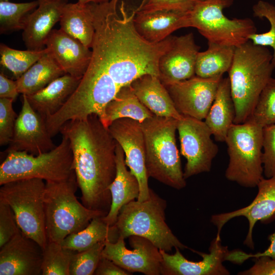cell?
I'll return each mask as SVG.
<instances>
[{
	"mask_svg": "<svg viewBox=\"0 0 275 275\" xmlns=\"http://www.w3.org/2000/svg\"><path fill=\"white\" fill-rule=\"evenodd\" d=\"M60 132L70 143L82 204L106 215L112 201L109 186L116 174L117 142L95 114L69 121Z\"/></svg>",
	"mask_w": 275,
	"mask_h": 275,
	"instance_id": "6da1fadb",
	"label": "cell"
},
{
	"mask_svg": "<svg viewBox=\"0 0 275 275\" xmlns=\"http://www.w3.org/2000/svg\"><path fill=\"white\" fill-rule=\"evenodd\" d=\"M272 57L266 47L254 45L250 40L235 48L228 72L235 108L234 123H243L252 116L274 69Z\"/></svg>",
	"mask_w": 275,
	"mask_h": 275,
	"instance_id": "7a4b0ae2",
	"label": "cell"
},
{
	"mask_svg": "<svg viewBox=\"0 0 275 275\" xmlns=\"http://www.w3.org/2000/svg\"><path fill=\"white\" fill-rule=\"evenodd\" d=\"M178 120L153 115L141 123L148 176L179 190L186 185L177 147Z\"/></svg>",
	"mask_w": 275,
	"mask_h": 275,
	"instance_id": "3957f363",
	"label": "cell"
},
{
	"mask_svg": "<svg viewBox=\"0 0 275 275\" xmlns=\"http://www.w3.org/2000/svg\"><path fill=\"white\" fill-rule=\"evenodd\" d=\"M167 202L150 188L145 201H132L120 210L113 226L116 241L139 236L150 241L159 250L169 252L173 248L189 249L173 234L166 222Z\"/></svg>",
	"mask_w": 275,
	"mask_h": 275,
	"instance_id": "277c9868",
	"label": "cell"
},
{
	"mask_svg": "<svg viewBox=\"0 0 275 275\" xmlns=\"http://www.w3.org/2000/svg\"><path fill=\"white\" fill-rule=\"evenodd\" d=\"M120 88L96 63L90 61L88 67L73 94L55 114L45 118L52 137L67 122L80 120L95 114L101 121L107 104Z\"/></svg>",
	"mask_w": 275,
	"mask_h": 275,
	"instance_id": "5b68a950",
	"label": "cell"
},
{
	"mask_svg": "<svg viewBox=\"0 0 275 275\" xmlns=\"http://www.w3.org/2000/svg\"><path fill=\"white\" fill-rule=\"evenodd\" d=\"M75 172L58 181H46L44 196L45 229L48 241L61 243L67 236L85 228L94 218L105 216L89 209L77 200Z\"/></svg>",
	"mask_w": 275,
	"mask_h": 275,
	"instance_id": "8992f818",
	"label": "cell"
},
{
	"mask_svg": "<svg viewBox=\"0 0 275 275\" xmlns=\"http://www.w3.org/2000/svg\"><path fill=\"white\" fill-rule=\"evenodd\" d=\"M263 128L249 119L233 123L225 141L229 157L226 179L246 188H254L263 177Z\"/></svg>",
	"mask_w": 275,
	"mask_h": 275,
	"instance_id": "52a82bcc",
	"label": "cell"
},
{
	"mask_svg": "<svg viewBox=\"0 0 275 275\" xmlns=\"http://www.w3.org/2000/svg\"><path fill=\"white\" fill-rule=\"evenodd\" d=\"M0 166V185L28 178L58 181L70 177L74 171L73 153L68 139L62 135L60 144L53 149L38 155L25 151L7 153Z\"/></svg>",
	"mask_w": 275,
	"mask_h": 275,
	"instance_id": "ba28073f",
	"label": "cell"
},
{
	"mask_svg": "<svg viewBox=\"0 0 275 275\" xmlns=\"http://www.w3.org/2000/svg\"><path fill=\"white\" fill-rule=\"evenodd\" d=\"M1 186L0 201L11 208L21 231L43 249L48 242L45 229L44 180L39 178L22 179Z\"/></svg>",
	"mask_w": 275,
	"mask_h": 275,
	"instance_id": "9c48e42d",
	"label": "cell"
},
{
	"mask_svg": "<svg viewBox=\"0 0 275 275\" xmlns=\"http://www.w3.org/2000/svg\"><path fill=\"white\" fill-rule=\"evenodd\" d=\"M233 0H203L189 12L190 27L196 28L208 42L238 47L257 33L249 18L229 19L223 13Z\"/></svg>",
	"mask_w": 275,
	"mask_h": 275,
	"instance_id": "30bf717a",
	"label": "cell"
},
{
	"mask_svg": "<svg viewBox=\"0 0 275 275\" xmlns=\"http://www.w3.org/2000/svg\"><path fill=\"white\" fill-rule=\"evenodd\" d=\"M177 131L181 154L186 162L183 171L185 179L210 171L218 148L204 121L183 116L178 120Z\"/></svg>",
	"mask_w": 275,
	"mask_h": 275,
	"instance_id": "8fae6325",
	"label": "cell"
},
{
	"mask_svg": "<svg viewBox=\"0 0 275 275\" xmlns=\"http://www.w3.org/2000/svg\"><path fill=\"white\" fill-rule=\"evenodd\" d=\"M128 238L132 250L126 247L125 239L123 238H119L116 242L107 239L102 257L112 261L130 273L161 274L162 257L159 250L143 237L131 236Z\"/></svg>",
	"mask_w": 275,
	"mask_h": 275,
	"instance_id": "7c38bea8",
	"label": "cell"
},
{
	"mask_svg": "<svg viewBox=\"0 0 275 275\" xmlns=\"http://www.w3.org/2000/svg\"><path fill=\"white\" fill-rule=\"evenodd\" d=\"M222 78H202L195 75L186 80L163 85L182 116L203 120L212 104Z\"/></svg>",
	"mask_w": 275,
	"mask_h": 275,
	"instance_id": "4fadbf2b",
	"label": "cell"
},
{
	"mask_svg": "<svg viewBox=\"0 0 275 275\" xmlns=\"http://www.w3.org/2000/svg\"><path fill=\"white\" fill-rule=\"evenodd\" d=\"M108 129L123 149L127 166L138 180L140 195L137 200L145 201L149 197L150 188L148 185L145 141L141 123L132 119L120 118L114 121Z\"/></svg>",
	"mask_w": 275,
	"mask_h": 275,
	"instance_id": "5bb4252c",
	"label": "cell"
},
{
	"mask_svg": "<svg viewBox=\"0 0 275 275\" xmlns=\"http://www.w3.org/2000/svg\"><path fill=\"white\" fill-rule=\"evenodd\" d=\"M174 254L159 250L162 257L161 274L163 275H229L224 265L230 252L227 246L222 244L221 238L215 237L210 243L209 253L195 251L202 257L199 261L188 260L176 248Z\"/></svg>",
	"mask_w": 275,
	"mask_h": 275,
	"instance_id": "9a60e30c",
	"label": "cell"
},
{
	"mask_svg": "<svg viewBox=\"0 0 275 275\" xmlns=\"http://www.w3.org/2000/svg\"><path fill=\"white\" fill-rule=\"evenodd\" d=\"M56 147L47 130L45 118L32 108L26 95H22L21 109L6 153L17 151L38 155Z\"/></svg>",
	"mask_w": 275,
	"mask_h": 275,
	"instance_id": "2e32d148",
	"label": "cell"
},
{
	"mask_svg": "<svg viewBox=\"0 0 275 275\" xmlns=\"http://www.w3.org/2000/svg\"><path fill=\"white\" fill-rule=\"evenodd\" d=\"M258 193L247 206L234 211L212 215L210 221L217 229L216 237L221 238L222 228L233 218L243 216L249 222V229L243 243L254 250L253 231L256 223L269 222L275 218V176L263 177L257 184Z\"/></svg>",
	"mask_w": 275,
	"mask_h": 275,
	"instance_id": "e0dca14e",
	"label": "cell"
},
{
	"mask_svg": "<svg viewBox=\"0 0 275 275\" xmlns=\"http://www.w3.org/2000/svg\"><path fill=\"white\" fill-rule=\"evenodd\" d=\"M43 249L20 229L0 247V275H40Z\"/></svg>",
	"mask_w": 275,
	"mask_h": 275,
	"instance_id": "ac0fdd59",
	"label": "cell"
},
{
	"mask_svg": "<svg viewBox=\"0 0 275 275\" xmlns=\"http://www.w3.org/2000/svg\"><path fill=\"white\" fill-rule=\"evenodd\" d=\"M200 48L192 33L172 36L170 47L159 60V78L162 84L166 85L194 76Z\"/></svg>",
	"mask_w": 275,
	"mask_h": 275,
	"instance_id": "d6986e66",
	"label": "cell"
},
{
	"mask_svg": "<svg viewBox=\"0 0 275 275\" xmlns=\"http://www.w3.org/2000/svg\"><path fill=\"white\" fill-rule=\"evenodd\" d=\"M45 47L66 74L81 78L92 57V50L61 29H53Z\"/></svg>",
	"mask_w": 275,
	"mask_h": 275,
	"instance_id": "ffe728a7",
	"label": "cell"
},
{
	"mask_svg": "<svg viewBox=\"0 0 275 275\" xmlns=\"http://www.w3.org/2000/svg\"><path fill=\"white\" fill-rule=\"evenodd\" d=\"M134 25L138 33L151 43H158L175 31L190 27L189 12L172 10H136Z\"/></svg>",
	"mask_w": 275,
	"mask_h": 275,
	"instance_id": "44dd1931",
	"label": "cell"
},
{
	"mask_svg": "<svg viewBox=\"0 0 275 275\" xmlns=\"http://www.w3.org/2000/svg\"><path fill=\"white\" fill-rule=\"evenodd\" d=\"M36 9L25 18L22 40L27 49L45 48L47 39L55 24L60 21L67 0H38Z\"/></svg>",
	"mask_w": 275,
	"mask_h": 275,
	"instance_id": "7402d4cb",
	"label": "cell"
},
{
	"mask_svg": "<svg viewBox=\"0 0 275 275\" xmlns=\"http://www.w3.org/2000/svg\"><path fill=\"white\" fill-rule=\"evenodd\" d=\"M116 174L109 186L112 201L109 210L104 216L109 226L116 223L121 208L128 203L138 199L140 185L138 179L126 168L125 154L117 143L116 149Z\"/></svg>",
	"mask_w": 275,
	"mask_h": 275,
	"instance_id": "603a6c76",
	"label": "cell"
},
{
	"mask_svg": "<svg viewBox=\"0 0 275 275\" xmlns=\"http://www.w3.org/2000/svg\"><path fill=\"white\" fill-rule=\"evenodd\" d=\"M130 85L139 100L154 115L177 120L183 117L176 109L167 89L158 76L145 74Z\"/></svg>",
	"mask_w": 275,
	"mask_h": 275,
	"instance_id": "cb8c5ba5",
	"label": "cell"
},
{
	"mask_svg": "<svg viewBox=\"0 0 275 275\" xmlns=\"http://www.w3.org/2000/svg\"><path fill=\"white\" fill-rule=\"evenodd\" d=\"M80 79L65 74L38 92L26 96L32 108L46 118L63 106L77 87Z\"/></svg>",
	"mask_w": 275,
	"mask_h": 275,
	"instance_id": "d4e9b609",
	"label": "cell"
},
{
	"mask_svg": "<svg viewBox=\"0 0 275 275\" xmlns=\"http://www.w3.org/2000/svg\"><path fill=\"white\" fill-rule=\"evenodd\" d=\"M235 117V108L231 96L229 79L228 77L222 78L204 122L216 141L225 142Z\"/></svg>",
	"mask_w": 275,
	"mask_h": 275,
	"instance_id": "484cf974",
	"label": "cell"
},
{
	"mask_svg": "<svg viewBox=\"0 0 275 275\" xmlns=\"http://www.w3.org/2000/svg\"><path fill=\"white\" fill-rule=\"evenodd\" d=\"M60 24L61 30L91 48L95 34L93 3H66Z\"/></svg>",
	"mask_w": 275,
	"mask_h": 275,
	"instance_id": "4316f807",
	"label": "cell"
},
{
	"mask_svg": "<svg viewBox=\"0 0 275 275\" xmlns=\"http://www.w3.org/2000/svg\"><path fill=\"white\" fill-rule=\"evenodd\" d=\"M66 73L53 56L47 52L16 80L19 93L33 95Z\"/></svg>",
	"mask_w": 275,
	"mask_h": 275,
	"instance_id": "83f0119b",
	"label": "cell"
},
{
	"mask_svg": "<svg viewBox=\"0 0 275 275\" xmlns=\"http://www.w3.org/2000/svg\"><path fill=\"white\" fill-rule=\"evenodd\" d=\"M154 114L138 98L130 85L122 87L106 105L102 123L107 128L115 120L130 118L142 123Z\"/></svg>",
	"mask_w": 275,
	"mask_h": 275,
	"instance_id": "f1b7e54d",
	"label": "cell"
},
{
	"mask_svg": "<svg viewBox=\"0 0 275 275\" xmlns=\"http://www.w3.org/2000/svg\"><path fill=\"white\" fill-rule=\"evenodd\" d=\"M235 48L208 42L207 49L198 53L195 75L202 78L223 76L232 65Z\"/></svg>",
	"mask_w": 275,
	"mask_h": 275,
	"instance_id": "f546056e",
	"label": "cell"
},
{
	"mask_svg": "<svg viewBox=\"0 0 275 275\" xmlns=\"http://www.w3.org/2000/svg\"><path fill=\"white\" fill-rule=\"evenodd\" d=\"M104 216L94 218L85 228L67 236L61 242V245L78 252L89 249L96 243L107 239L115 242L113 227L106 223Z\"/></svg>",
	"mask_w": 275,
	"mask_h": 275,
	"instance_id": "4dcf8cb0",
	"label": "cell"
},
{
	"mask_svg": "<svg viewBox=\"0 0 275 275\" xmlns=\"http://www.w3.org/2000/svg\"><path fill=\"white\" fill-rule=\"evenodd\" d=\"M47 51L21 50L12 48L4 43L0 44V63L11 71L16 79L23 74Z\"/></svg>",
	"mask_w": 275,
	"mask_h": 275,
	"instance_id": "1f68e13d",
	"label": "cell"
},
{
	"mask_svg": "<svg viewBox=\"0 0 275 275\" xmlns=\"http://www.w3.org/2000/svg\"><path fill=\"white\" fill-rule=\"evenodd\" d=\"M76 252L60 243L48 241L43 249L41 274L70 275L71 259Z\"/></svg>",
	"mask_w": 275,
	"mask_h": 275,
	"instance_id": "d6a6232c",
	"label": "cell"
},
{
	"mask_svg": "<svg viewBox=\"0 0 275 275\" xmlns=\"http://www.w3.org/2000/svg\"><path fill=\"white\" fill-rule=\"evenodd\" d=\"M38 0L21 3L0 1L1 34L23 30L24 19L30 12L38 7Z\"/></svg>",
	"mask_w": 275,
	"mask_h": 275,
	"instance_id": "836d02e7",
	"label": "cell"
},
{
	"mask_svg": "<svg viewBox=\"0 0 275 275\" xmlns=\"http://www.w3.org/2000/svg\"><path fill=\"white\" fill-rule=\"evenodd\" d=\"M253 11L254 16L267 19L270 27L269 30L265 33H256L250 35L249 40L254 45L269 46L272 48L271 63L275 68V6L261 0L253 7Z\"/></svg>",
	"mask_w": 275,
	"mask_h": 275,
	"instance_id": "e575fe53",
	"label": "cell"
},
{
	"mask_svg": "<svg viewBox=\"0 0 275 275\" xmlns=\"http://www.w3.org/2000/svg\"><path fill=\"white\" fill-rule=\"evenodd\" d=\"M250 119L262 127L275 123V78L267 81Z\"/></svg>",
	"mask_w": 275,
	"mask_h": 275,
	"instance_id": "d590c367",
	"label": "cell"
},
{
	"mask_svg": "<svg viewBox=\"0 0 275 275\" xmlns=\"http://www.w3.org/2000/svg\"><path fill=\"white\" fill-rule=\"evenodd\" d=\"M105 241L98 242L86 250L76 252L71 259L70 275L94 274L101 258Z\"/></svg>",
	"mask_w": 275,
	"mask_h": 275,
	"instance_id": "8d00e7d4",
	"label": "cell"
},
{
	"mask_svg": "<svg viewBox=\"0 0 275 275\" xmlns=\"http://www.w3.org/2000/svg\"><path fill=\"white\" fill-rule=\"evenodd\" d=\"M262 164L265 178L275 176V123L263 128Z\"/></svg>",
	"mask_w": 275,
	"mask_h": 275,
	"instance_id": "74e56055",
	"label": "cell"
},
{
	"mask_svg": "<svg viewBox=\"0 0 275 275\" xmlns=\"http://www.w3.org/2000/svg\"><path fill=\"white\" fill-rule=\"evenodd\" d=\"M10 99L0 98V145L9 144L12 138L18 116Z\"/></svg>",
	"mask_w": 275,
	"mask_h": 275,
	"instance_id": "f35d334b",
	"label": "cell"
},
{
	"mask_svg": "<svg viewBox=\"0 0 275 275\" xmlns=\"http://www.w3.org/2000/svg\"><path fill=\"white\" fill-rule=\"evenodd\" d=\"M20 229L11 208L0 201V247L11 239Z\"/></svg>",
	"mask_w": 275,
	"mask_h": 275,
	"instance_id": "ab89813d",
	"label": "cell"
},
{
	"mask_svg": "<svg viewBox=\"0 0 275 275\" xmlns=\"http://www.w3.org/2000/svg\"><path fill=\"white\" fill-rule=\"evenodd\" d=\"M203 0H147L139 8L145 11L172 10L190 12L199 3Z\"/></svg>",
	"mask_w": 275,
	"mask_h": 275,
	"instance_id": "60d3db41",
	"label": "cell"
},
{
	"mask_svg": "<svg viewBox=\"0 0 275 275\" xmlns=\"http://www.w3.org/2000/svg\"><path fill=\"white\" fill-rule=\"evenodd\" d=\"M268 239L270 241V244L264 252L256 254H247L241 251H230L227 261L240 264L251 258H257L262 256H267L275 259V232L270 234Z\"/></svg>",
	"mask_w": 275,
	"mask_h": 275,
	"instance_id": "b9f144b4",
	"label": "cell"
},
{
	"mask_svg": "<svg viewBox=\"0 0 275 275\" xmlns=\"http://www.w3.org/2000/svg\"><path fill=\"white\" fill-rule=\"evenodd\" d=\"M250 268L238 273L239 275H275V259L267 256L255 258Z\"/></svg>",
	"mask_w": 275,
	"mask_h": 275,
	"instance_id": "7bdbcfd3",
	"label": "cell"
},
{
	"mask_svg": "<svg viewBox=\"0 0 275 275\" xmlns=\"http://www.w3.org/2000/svg\"><path fill=\"white\" fill-rule=\"evenodd\" d=\"M94 274L129 275L131 273L122 268L112 261L101 256Z\"/></svg>",
	"mask_w": 275,
	"mask_h": 275,
	"instance_id": "ee69618b",
	"label": "cell"
},
{
	"mask_svg": "<svg viewBox=\"0 0 275 275\" xmlns=\"http://www.w3.org/2000/svg\"><path fill=\"white\" fill-rule=\"evenodd\" d=\"M19 92L16 80L8 78L3 72L0 73V98L16 99Z\"/></svg>",
	"mask_w": 275,
	"mask_h": 275,
	"instance_id": "f6af8a7d",
	"label": "cell"
},
{
	"mask_svg": "<svg viewBox=\"0 0 275 275\" xmlns=\"http://www.w3.org/2000/svg\"><path fill=\"white\" fill-rule=\"evenodd\" d=\"M109 0H78V2L81 4H87L89 3H102L108 1Z\"/></svg>",
	"mask_w": 275,
	"mask_h": 275,
	"instance_id": "bcb514c9",
	"label": "cell"
},
{
	"mask_svg": "<svg viewBox=\"0 0 275 275\" xmlns=\"http://www.w3.org/2000/svg\"><path fill=\"white\" fill-rule=\"evenodd\" d=\"M0 1H9V0H0Z\"/></svg>",
	"mask_w": 275,
	"mask_h": 275,
	"instance_id": "7dc6e473",
	"label": "cell"
}]
</instances>
